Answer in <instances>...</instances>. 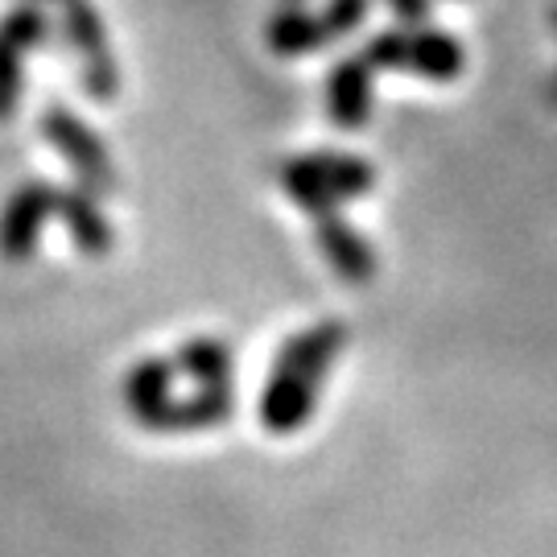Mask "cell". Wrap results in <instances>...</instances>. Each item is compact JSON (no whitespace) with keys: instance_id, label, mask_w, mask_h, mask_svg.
I'll list each match as a JSON object with an SVG mask.
<instances>
[{"instance_id":"5","label":"cell","mask_w":557,"mask_h":557,"mask_svg":"<svg viewBox=\"0 0 557 557\" xmlns=\"http://www.w3.org/2000/svg\"><path fill=\"white\" fill-rule=\"evenodd\" d=\"M50 38V21L38 4L21 0L0 17V124L17 116L25 100V59Z\"/></svg>"},{"instance_id":"14","label":"cell","mask_w":557,"mask_h":557,"mask_svg":"<svg viewBox=\"0 0 557 557\" xmlns=\"http://www.w3.org/2000/svg\"><path fill=\"white\" fill-rule=\"evenodd\" d=\"M174 363H178V372H186L195 384H232V376H236L232 347H227L223 338H211V335H199V338H190V343H182Z\"/></svg>"},{"instance_id":"7","label":"cell","mask_w":557,"mask_h":557,"mask_svg":"<svg viewBox=\"0 0 557 557\" xmlns=\"http://www.w3.org/2000/svg\"><path fill=\"white\" fill-rule=\"evenodd\" d=\"M236 418V384H195L190 397H170L137 425L149 434H202Z\"/></svg>"},{"instance_id":"6","label":"cell","mask_w":557,"mask_h":557,"mask_svg":"<svg viewBox=\"0 0 557 557\" xmlns=\"http://www.w3.org/2000/svg\"><path fill=\"white\" fill-rule=\"evenodd\" d=\"M54 199H59V186H50L46 178L21 182L0 211V257L21 264L38 252L41 227L54 215Z\"/></svg>"},{"instance_id":"1","label":"cell","mask_w":557,"mask_h":557,"mask_svg":"<svg viewBox=\"0 0 557 557\" xmlns=\"http://www.w3.org/2000/svg\"><path fill=\"white\" fill-rule=\"evenodd\" d=\"M343 347H347V326L338 319H322L281 343L257 405V418L269 434L277 438L298 434L314 418L326 376L343 356Z\"/></svg>"},{"instance_id":"20","label":"cell","mask_w":557,"mask_h":557,"mask_svg":"<svg viewBox=\"0 0 557 557\" xmlns=\"http://www.w3.org/2000/svg\"><path fill=\"white\" fill-rule=\"evenodd\" d=\"M285 4H301V0H285Z\"/></svg>"},{"instance_id":"18","label":"cell","mask_w":557,"mask_h":557,"mask_svg":"<svg viewBox=\"0 0 557 557\" xmlns=\"http://www.w3.org/2000/svg\"><path fill=\"white\" fill-rule=\"evenodd\" d=\"M549 100H554V103H557V79H554V91H549Z\"/></svg>"},{"instance_id":"19","label":"cell","mask_w":557,"mask_h":557,"mask_svg":"<svg viewBox=\"0 0 557 557\" xmlns=\"http://www.w3.org/2000/svg\"><path fill=\"white\" fill-rule=\"evenodd\" d=\"M29 4H41V0H29ZM54 4H66V0H54Z\"/></svg>"},{"instance_id":"16","label":"cell","mask_w":557,"mask_h":557,"mask_svg":"<svg viewBox=\"0 0 557 557\" xmlns=\"http://www.w3.org/2000/svg\"><path fill=\"white\" fill-rule=\"evenodd\" d=\"M372 13V0H326L322 4V21L331 38H351L363 29V21Z\"/></svg>"},{"instance_id":"12","label":"cell","mask_w":557,"mask_h":557,"mask_svg":"<svg viewBox=\"0 0 557 557\" xmlns=\"http://www.w3.org/2000/svg\"><path fill=\"white\" fill-rule=\"evenodd\" d=\"M467 66V54H462V41L446 29H430V25H418L409 29V71L421 75L430 83H455Z\"/></svg>"},{"instance_id":"3","label":"cell","mask_w":557,"mask_h":557,"mask_svg":"<svg viewBox=\"0 0 557 557\" xmlns=\"http://www.w3.org/2000/svg\"><path fill=\"white\" fill-rule=\"evenodd\" d=\"M38 133H41V140L71 165V174L79 178V186L96 190V195H116L120 190L116 165H112L108 145H103L100 133H96L71 103H59V100L46 103L38 116Z\"/></svg>"},{"instance_id":"11","label":"cell","mask_w":557,"mask_h":557,"mask_svg":"<svg viewBox=\"0 0 557 557\" xmlns=\"http://www.w3.org/2000/svg\"><path fill=\"white\" fill-rule=\"evenodd\" d=\"M264 41H269V50L277 59H306V54H319L322 46L331 41V34H326L322 13H310L301 4L281 0V9L264 25Z\"/></svg>"},{"instance_id":"9","label":"cell","mask_w":557,"mask_h":557,"mask_svg":"<svg viewBox=\"0 0 557 557\" xmlns=\"http://www.w3.org/2000/svg\"><path fill=\"white\" fill-rule=\"evenodd\" d=\"M372 75L376 66L359 54H343L326 75V116L343 133H359L372 120Z\"/></svg>"},{"instance_id":"10","label":"cell","mask_w":557,"mask_h":557,"mask_svg":"<svg viewBox=\"0 0 557 557\" xmlns=\"http://www.w3.org/2000/svg\"><path fill=\"white\" fill-rule=\"evenodd\" d=\"M54 215L66 227V236L75 244V252H83L87 260H103L116 244V232L103 215L100 195L87 190V186H59V199H54Z\"/></svg>"},{"instance_id":"17","label":"cell","mask_w":557,"mask_h":557,"mask_svg":"<svg viewBox=\"0 0 557 557\" xmlns=\"http://www.w3.org/2000/svg\"><path fill=\"white\" fill-rule=\"evenodd\" d=\"M393 13H397L400 25H409V29H418L430 21V0H384Z\"/></svg>"},{"instance_id":"21","label":"cell","mask_w":557,"mask_h":557,"mask_svg":"<svg viewBox=\"0 0 557 557\" xmlns=\"http://www.w3.org/2000/svg\"><path fill=\"white\" fill-rule=\"evenodd\" d=\"M554 21H557V17H554Z\"/></svg>"},{"instance_id":"8","label":"cell","mask_w":557,"mask_h":557,"mask_svg":"<svg viewBox=\"0 0 557 557\" xmlns=\"http://www.w3.org/2000/svg\"><path fill=\"white\" fill-rule=\"evenodd\" d=\"M314 244H319V252L326 257V264L335 269V277L343 285L363 289V285L376 281V252H372V244H368V236L359 232L356 223H347L338 211L314 220Z\"/></svg>"},{"instance_id":"13","label":"cell","mask_w":557,"mask_h":557,"mask_svg":"<svg viewBox=\"0 0 557 557\" xmlns=\"http://www.w3.org/2000/svg\"><path fill=\"white\" fill-rule=\"evenodd\" d=\"M174 376H178V363L165 356H145L128 368L120 393H124V405H128L133 421L149 418L153 409H161L165 400L174 397Z\"/></svg>"},{"instance_id":"4","label":"cell","mask_w":557,"mask_h":557,"mask_svg":"<svg viewBox=\"0 0 557 557\" xmlns=\"http://www.w3.org/2000/svg\"><path fill=\"white\" fill-rule=\"evenodd\" d=\"M62 34L79 62V87L87 100L112 103L120 96V62L108 46V25L91 0H66L62 4Z\"/></svg>"},{"instance_id":"2","label":"cell","mask_w":557,"mask_h":557,"mask_svg":"<svg viewBox=\"0 0 557 557\" xmlns=\"http://www.w3.org/2000/svg\"><path fill=\"white\" fill-rule=\"evenodd\" d=\"M372 186H376V170L359 153L319 149V153H301L281 165V190L298 202L310 220L331 215L343 202L363 199Z\"/></svg>"},{"instance_id":"15","label":"cell","mask_w":557,"mask_h":557,"mask_svg":"<svg viewBox=\"0 0 557 557\" xmlns=\"http://www.w3.org/2000/svg\"><path fill=\"white\" fill-rule=\"evenodd\" d=\"M363 59L376 71H409V25L400 29H380L363 41Z\"/></svg>"}]
</instances>
